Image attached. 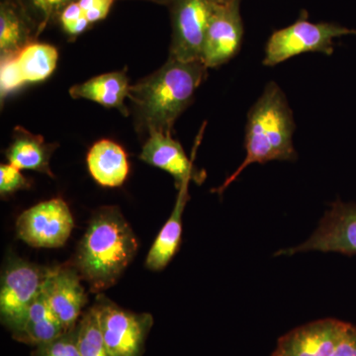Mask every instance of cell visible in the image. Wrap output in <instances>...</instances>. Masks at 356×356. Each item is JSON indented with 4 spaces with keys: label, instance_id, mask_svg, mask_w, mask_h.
Wrapping results in <instances>:
<instances>
[{
    "label": "cell",
    "instance_id": "6da1fadb",
    "mask_svg": "<svg viewBox=\"0 0 356 356\" xmlns=\"http://www.w3.org/2000/svg\"><path fill=\"white\" fill-rule=\"evenodd\" d=\"M201 60L182 62L168 58L158 70L131 86L136 127L147 136L172 134L173 125L194 99L196 90L207 77Z\"/></svg>",
    "mask_w": 356,
    "mask_h": 356
},
{
    "label": "cell",
    "instance_id": "7a4b0ae2",
    "mask_svg": "<svg viewBox=\"0 0 356 356\" xmlns=\"http://www.w3.org/2000/svg\"><path fill=\"white\" fill-rule=\"evenodd\" d=\"M132 228L116 207H104L91 220L84 234L76 266L91 289L113 286L132 262L138 250Z\"/></svg>",
    "mask_w": 356,
    "mask_h": 356
},
{
    "label": "cell",
    "instance_id": "3957f363",
    "mask_svg": "<svg viewBox=\"0 0 356 356\" xmlns=\"http://www.w3.org/2000/svg\"><path fill=\"white\" fill-rule=\"evenodd\" d=\"M295 128L294 117L286 96L277 83L271 81L248 112L245 161L217 189V193L221 194L252 163L295 161L297 153L292 140Z\"/></svg>",
    "mask_w": 356,
    "mask_h": 356
},
{
    "label": "cell",
    "instance_id": "277c9868",
    "mask_svg": "<svg viewBox=\"0 0 356 356\" xmlns=\"http://www.w3.org/2000/svg\"><path fill=\"white\" fill-rule=\"evenodd\" d=\"M346 35H356L355 29L336 23H313L303 16L293 24L277 30L267 41L262 64L274 67L304 53H334V40Z\"/></svg>",
    "mask_w": 356,
    "mask_h": 356
},
{
    "label": "cell",
    "instance_id": "5b68a950",
    "mask_svg": "<svg viewBox=\"0 0 356 356\" xmlns=\"http://www.w3.org/2000/svg\"><path fill=\"white\" fill-rule=\"evenodd\" d=\"M110 356H142L153 316L125 310L99 295L92 307Z\"/></svg>",
    "mask_w": 356,
    "mask_h": 356
},
{
    "label": "cell",
    "instance_id": "8992f818",
    "mask_svg": "<svg viewBox=\"0 0 356 356\" xmlns=\"http://www.w3.org/2000/svg\"><path fill=\"white\" fill-rule=\"evenodd\" d=\"M48 270L15 257L6 262L0 286V318L13 337L20 332L32 302L41 294Z\"/></svg>",
    "mask_w": 356,
    "mask_h": 356
},
{
    "label": "cell",
    "instance_id": "52a82bcc",
    "mask_svg": "<svg viewBox=\"0 0 356 356\" xmlns=\"http://www.w3.org/2000/svg\"><path fill=\"white\" fill-rule=\"evenodd\" d=\"M216 4L210 0H170V57L182 62L201 60L206 30Z\"/></svg>",
    "mask_w": 356,
    "mask_h": 356
},
{
    "label": "cell",
    "instance_id": "ba28073f",
    "mask_svg": "<svg viewBox=\"0 0 356 356\" xmlns=\"http://www.w3.org/2000/svg\"><path fill=\"white\" fill-rule=\"evenodd\" d=\"M74 222L63 199L44 201L24 211L16 222L18 236L35 248H53L69 240Z\"/></svg>",
    "mask_w": 356,
    "mask_h": 356
},
{
    "label": "cell",
    "instance_id": "9c48e42d",
    "mask_svg": "<svg viewBox=\"0 0 356 356\" xmlns=\"http://www.w3.org/2000/svg\"><path fill=\"white\" fill-rule=\"evenodd\" d=\"M308 252L356 255V204L337 200L332 204L317 229L306 242L281 250L275 255H293Z\"/></svg>",
    "mask_w": 356,
    "mask_h": 356
},
{
    "label": "cell",
    "instance_id": "30bf717a",
    "mask_svg": "<svg viewBox=\"0 0 356 356\" xmlns=\"http://www.w3.org/2000/svg\"><path fill=\"white\" fill-rule=\"evenodd\" d=\"M243 38L241 0H231L220 6L216 4L206 30L201 62L208 69L227 64L238 55Z\"/></svg>",
    "mask_w": 356,
    "mask_h": 356
},
{
    "label": "cell",
    "instance_id": "8fae6325",
    "mask_svg": "<svg viewBox=\"0 0 356 356\" xmlns=\"http://www.w3.org/2000/svg\"><path fill=\"white\" fill-rule=\"evenodd\" d=\"M76 266L49 269L42 288V296L51 313L67 331L76 327L88 301Z\"/></svg>",
    "mask_w": 356,
    "mask_h": 356
},
{
    "label": "cell",
    "instance_id": "7c38bea8",
    "mask_svg": "<svg viewBox=\"0 0 356 356\" xmlns=\"http://www.w3.org/2000/svg\"><path fill=\"white\" fill-rule=\"evenodd\" d=\"M348 325L332 318L300 325L278 339L273 356H332Z\"/></svg>",
    "mask_w": 356,
    "mask_h": 356
},
{
    "label": "cell",
    "instance_id": "4fadbf2b",
    "mask_svg": "<svg viewBox=\"0 0 356 356\" xmlns=\"http://www.w3.org/2000/svg\"><path fill=\"white\" fill-rule=\"evenodd\" d=\"M58 51L51 44L33 43L26 46L13 58L1 60L0 89L4 97L26 83H39L55 72Z\"/></svg>",
    "mask_w": 356,
    "mask_h": 356
},
{
    "label": "cell",
    "instance_id": "5bb4252c",
    "mask_svg": "<svg viewBox=\"0 0 356 356\" xmlns=\"http://www.w3.org/2000/svg\"><path fill=\"white\" fill-rule=\"evenodd\" d=\"M140 159L149 165L170 173L177 189L191 180L200 184L205 173L198 172L185 154L181 144L173 139L172 134L154 133L147 136Z\"/></svg>",
    "mask_w": 356,
    "mask_h": 356
},
{
    "label": "cell",
    "instance_id": "9a60e30c",
    "mask_svg": "<svg viewBox=\"0 0 356 356\" xmlns=\"http://www.w3.org/2000/svg\"><path fill=\"white\" fill-rule=\"evenodd\" d=\"M131 86L125 70L108 72L76 84L70 88V95L74 99H88L107 108H115L124 116L129 115L125 100L129 97Z\"/></svg>",
    "mask_w": 356,
    "mask_h": 356
},
{
    "label": "cell",
    "instance_id": "2e32d148",
    "mask_svg": "<svg viewBox=\"0 0 356 356\" xmlns=\"http://www.w3.org/2000/svg\"><path fill=\"white\" fill-rule=\"evenodd\" d=\"M58 147V144L47 143L42 136L18 126L13 130V142L6 156L8 163L19 170H35L53 177L50 159Z\"/></svg>",
    "mask_w": 356,
    "mask_h": 356
},
{
    "label": "cell",
    "instance_id": "e0dca14e",
    "mask_svg": "<svg viewBox=\"0 0 356 356\" xmlns=\"http://www.w3.org/2000/svg\"><path fill=\"white\" fill-rule=\"evenodd\" d=\"M37 38L34 26L17 0L0 3V58H13Z\"/></svg>",
    "mask_w": 356,
    "mask_h": 356
},
{
    "label": "cell",
    "instance_id": "ac0fdd59",
    "mask_svg": "<svg viewBox=\"0 0 356 356\" xmlns=\"http://www.w3.org/2000/svg\"><path fill=\"white\" fill-rule=\"evenodd\" d=\"M88 166L91 177L105 187H118L129 175L127 154L113 140H100L89 149Z\"/></svg>",
    "mask_w": 356,
    "mask_h": 356
},
{
    "label": "cell",
    "instance_id": "d6986e66",
    "mask_svg": "<svg viewBox=\"0 0 356 356\" xmlns=\"http://www.w3.org/2000/svg\"><path fill=\"white\" fill-rule=\"evenodd\" d=\"M189 182L178 188L177 203L172 215L159 232L153 247L147 254L146 266L154 271L163 270L177 254L181 241L182 214L188 200Z\"/></svg>",
    "mask_w": 356,
    "mask_h": 356
},
{
    "label": "cell",
    "instance_id": "ffe728a7",
    "mask_svg": "<svg viewBox=\"0 0 356 356\" xmlns=\"http://www.w3.org/2000/svg\"><path fill=\"white\" fill-rule=\"evenodd\" d=\"M67 330L54 316L41 294L32 302L15 341L36 346L50 343L64 334Z\"/></svg>",
    "mask_w": 356,
    "mask_h": 356
},
{
    "label": "cell",
    "instance_id": "44dd1931",
    "mask_svg": "<svg viewBox=\"0 0 356 356\" xmlns=\"http://www.w3.org/2000/svg\"><path fill=\"white\" fill-rule=\"evenodd\" d=\"M76 343L81 356H110L93 308L86 312L77 323Z\"/></svg>",
    "mask_w": 356,
    "mask_h": 356
},
{
    "label": "cell",
    "instance_id": "7402d4cb",
    "mask_svg": "<svg viewBox=\"0 0 356 356\" xmlns=\"http://www.w3.org/2000/svg\"><path fill=\"white\" fill-rule=\"evenodd\" d=\"M28 16L37 37L46 29L47 26L58 21V16L65 7L76 0H17Z\"/></svg>",
    "mask_w": 356,
    "mask_h": 356
},
{
    "label": "cell",
    "instance_id": "603a6c76",
    "mask_svg": "<svg viewBox=\"0 0 356 356\" xmlns=\"http://www.w3.org/2000/svg\"><path fill=\"white\" fill-rule=\"evenodd\" d=\"M32 356H81L76 343V325L50 343L36 346Z\"/></svg>",
    "mask_w": 356,
    "mask_h": 356
},
{
    "label": "cell",
    "instance_id": "cb8c5ba5",
    "mask_svg": "<svg viewBox=\"0 0 356 356\" xmlns=\"http://www.w3.org/2000/svg\"><path fill=\"white\" fill-rule=\"evenodd\" d=\"M58 22L64 30L65 34L72 38H76L91 27L90 23L86 19L83 9L76 1L69 4L58 16Z\"/></svg>",
    "mask_w": 356,
    "mask_h": 356
},
{
    "label": "cell",
    "instance_id": "d4e9b609",
    "mask_svg": "<svg viewBox=\"0 0 356 356\" xmlns=\"http://www.w3.org/2000/svg\"><path fill=\"white\" fill-rule=\"evenodd\" d=\"M29 187V182L23 177L21 170L10 163L0 165V194L2 197Z\"/></svg>",
    "mask_w": 356,
    "mask_h": 356
},
{
    "label": "cell",
    "instance_id": "484cf974",
    "mask_svg": "<svg viewBox=\"0 0 356 356\" xmlns=\"http://www.w3.org/2000/svg\"><path fill=\"white\" fill-rule=\"evenodd\" d=\"M114 1L115 0H76L91 25L105 19L108 16Z\"/></svg>",
    "mask_w": 356,
    "mask_h": 356
},
{
    "label": "cell",
    "instance_id": "4316f807",
    "mask_svg": "<svg viewBox=\"0 0 356 356\" xmlns=\"http://www.w3.org/2000/svg\"><path fill=\"white\" fill-rule=\"evenodd\" d=\"M332 356H356V325H348Z\"/></svg>",
    "mask_w": 356,
    "mask_h": 356
},
{
    "label": "cell",
    "instance_id": "83f0119b",
    "mask_svg": "<svg viewBox=\"0 0 356 356\" xmlns=\"http://www.w3.org/2000/svg\"><path fill=\"white\" fill-rule=\"evenodd\" d=\"M147 1L156 2L158 4H163V6H168L170 0H147Z\"/></svg>",
    "mask_w": 356,
    "mask_h": 356
},
{
    "label": "cell",
    "instance_id": "f1b7e54d",
    "mask_svg": "<svg viewBox=\"0 0 356 356\" xmlns=\"http://www.w3.org/2000/svg\"><path fill=\"white\" fill-rule=\"evenodd\" d=\"M210 1L213 2L214 4H218V6H220V4L227 3V2L231 1V0H210Z\"/></svg>",
    "mask_w": 356,
    "mask_h": 356
},
{
    "label": "cell",
    "instance_id": "f546056e",
    "mask_svg": "<svg viewBox=\"0 0 356 356\" xmlns=\"http://www.w3.org/2000/svg\"><path fill=\"white\" fill-rule=\"evenodd\" d=\"M271 356H273V355H271Z\"/></svg>",
    "mask_w": 356,
    "mask_h": 356
}]
</instances>
